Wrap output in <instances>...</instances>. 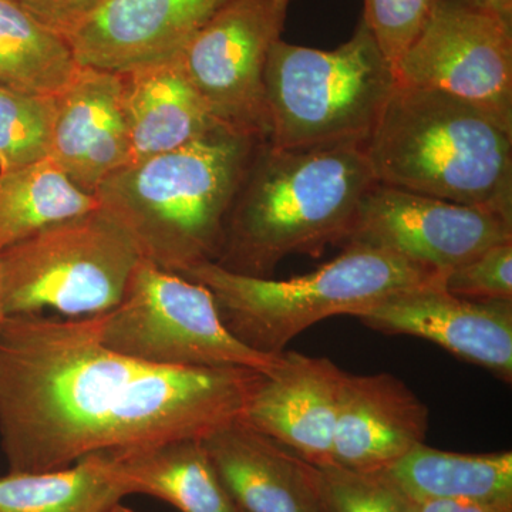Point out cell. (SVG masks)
<instances>
[{
  "label": "cell",
  "instance_id": "obj_25",
  "mask_svg": "<svg viewBox=\"0 0 512 512\" xmlns=\"http://www.w3.org/2000/svg\"><path fill=\"white\" fill-rule=\"evenodd\" d=\"M325 512H416V504L382 474L318 467Z\"/></svg>",
  "mask_w": 512,
  "mask_h": 512
},
{
  "label": "cell",
  "instance_id": "obj_2",
  "mask_svg": "<svg viewBox=\"0 0 512 512\" xmlns=\"http://www.w3.org/2000/svg\"><path fill=\"white\" fill-rule=\"evenodd\" d=\"M375 184L362 146L289 150L262 141L239 184L214 264L272 278L288 256L342 247Z\"/></svg>",
  "mask_w": 512,
  "mask_h": 512
},
{
  "label": "cell",
  "instance_id": "obj_22",
  "mask_svg": "<svg viewBox=\"0 0 512 512\" xmlns=\"http://www.w3.org/2000/svg\"><path fill=\"white\" fill-rule=\"evenodd\" d=\"M53 161L0 171V252L40 229L99 208Z\"/></svg>",
  "mask_w": 512,
  "mask_h": 512
},
{
  "label": "cell",
  "instance_id": "obj_26",
  "mask_svg": "<svg viewBox=\"0 0 512 512\" xmlns=\"http://www.w3.org/2000/svg\"><path fill=\"white\" fill-rule=\"evenodd\" d=\"M441 285L470 301H512V241L485 249L451 269Z\"/></svg>",
  "mask_w": 512,
  "mask_h": 512
},
{
  "label": "cell",
  "instance_id": "obj_1",
  "mask_svg": "<svg viewBox=\"0 0 512 512\" xmlns=\"http://www.w3.org/2000/svg\"><path fill=\"white\" fill-rule=\"evenodd\" d=\"M262 372L150 365L107 349L93 316H6L0 447L9 473L63 470L104 451L204 439L244 414Z\"/></svg>",
  "mask_w": 512,
  "mask_h": 512
},
{
  "label": "cell",
  "instance_id": "obj_20",
  "mask_svg": "<svg viewBox=\"0 0 512 512\" xmlns=\"http://www.w3.org/2000/svg\"><path fill=\"white\" fill-rule=\"evenodd\" d=\"M387 481L414 501L512 503V453L463 454L419 444L386 470Z\"/></svg>",
  "mask_w": 512,
  "mask_h": 512
},
{
  "label": "cell",
  "instance_id": "obj_28",
  "mask_svg": "<svg viewBox=\"0 0 512 512\" xmlns=\"http://www.w3.org/2000/svg\"><path fill=\"white\" fill-rule=\"evenodd\" d=\"M37 19L67 35L107 0H18Z\"/></svg>",
  "mask_w": 512,
  "mask_h": 512
},
{
  "label": "cell",
  "instance_id": "obj_16",
  "mask_svg": "<svg viewBox=\"0 0 512 512\" xmlns=\"http://www.w3.org/2000/svg\"><path fill=\"white\" fill-rule=\"evenodd\" d=\"M49 160L92 195L110 174L131 163L120 73L82 66L57 94Z\"/></svg>",
  "mask_w": 512,
  "mask_h": 512
},
{
  "label": "cell",
  "instance_id": "obj_12",
  "mask_svg": "<svg viewBox=\"0 0 512 512\" xmlns=\"http://www.w3.org/2000/svg\"><path fill=\"white\" fill-rule=\"evenodd\" d=\"M355 318L387 335L429 340L512 382V301H470L437 281L392 293Z\"/></svg>",
  "mask_w": 512,
  "mask_h": 512
},
{
  "label": "cell",
  "instance_id": "obj_6",
  "mask_svg": "<svg viewBox=\"0 0 512 512\" xmlns=\"http://www.w3.org/2000/svg\"><path fill=\"white\" fill-rule=\"evenodd\" d=\"M397 83L363 19L333 50L278 40L265 69L268 141L289 150L363 146Z\"/></svg>",
  "mask_w": 512,
  "mask_h": 512
},
{
  "label": "cell",
  "instance_id": "obj_19",
  "mask_svg": "<svg viewBox=\"0 0 512 512\" xmlns=\"http://www.w3.org/2000/svg\"><path fill=\"white\" fill-rule=\"evenodd\" d=\"M107 473L126 495L146 494L180 512H239L202 439L104 451Z\"/></svg>",
  "mask_w": 512,
  "mask_h": 512
},
{
  "label": "cell",
  "instance_id": "obj_11",
  "mask_svg": "<svg viewBox=\"0 0 512 512\" xmlns=\"http://www.w3.org/2000/svg\"><path fill=\"white\" fill-rule=\"evenodd\" d=\"M512 241V214L375 184L360 202L345 245L380 249L447 274L485 249Z\"/></svg>",
  "mask_w": 512,
  "mask_h": 512
},
{
  "label": "cell",
  "instance_id": "obj_14",
  "mask_svg": "<svg viewBox=\"0 0 512 512\" xmlns=\"http://www.w3.org/2000/svg\"><path fill=\"white\" fill-rule=\"evenodd\" d=\"M345 373L328 357L282 352L259 377L242 419L313 466H330Z\"/></svg>",
  "mask_w": 512,
  "mask_h": 512
},
{
  "label": "cell",
  "instance_id": "obj_9",
  "mask_svg": "<svg viewBox=\"0 0 512 512\" xmlns=\"http://www.w3.org/2000/svg\"><path fill=\"white\" fill-rule=\"evenodd\" d=\"M397 82L451 94L512 130V23L471 0H431Z\"/></svg>",
  "mask_w": 512,
  "mask_h": 512
},
{
  "label": "cell",
  "instance_id": "obj_4",
  "mask_svg": "<svg viewBox=\"0 0 512 512\" xmlns=\"http://www.w3.org/2000/svg\"><path fill=\"white\" fill-rule=\"evenodd\" d=\"M362 148L377 184L512 214V130L466 100L397 83Z\"/></svg>",
  "mask_w": 512,
  "mask_h": 512
},
{
  "label": "cell",
  "instance_id": "obj_17",
  "mask_svg": "<svg viewBox=\"0 0 512 512\" xmlns=\"http://www.w3.org/2000/svg\"><path fill=\"white\" fill-rule=\"evenodd\" d=\"M202 443L239 512H325L318 467L242 417Z\"/></svg>",
  "mask_w": 512,
  "mask_h": 512
},
{
  "label": "cell",
  "instance_id": "obj_29",
  "mask_svg": "<svg viewBox=\"0 0 512 512\" xmlns=\"http://www.w3.org/2000/svg\"><path fill=\"white\" fill-rule=\"evenodd\" d=\"M416 504V512H512V503L471 500H431Z\"/></svg>",
  "mask_w": 512,
  "mask_h": 512
},
{
  "label": "cell",
  "instance_id": "obj_21",
  "mask_svg": "<svg viewBox=\"0 0 512 512\" xmlns=\"http://www.w3.org/2000/svg\"><path fill=\"white\" fill-rule=\"evenodd\" d=\"M80 67L63 33L37 19L18 0H0V89L57 96Z\"/></svg>",
  "mask_w": 512,
  "mask_h": 512
},
{
  "label": "cell",
  "instance_id": "obj_8",
  "mask_svg": "<svg viewBox=\"0 0 512 512\" xmlns=\"http://www.w3.org/2000/svg\"><path fill=\"white\" fill-rule=\"evenodd\" d=\"M93 318L107 349L150 365L266 373L279 359L249 349L225 328L210 289L146 258L138 261L119 305Z\"/></svg>",
  "mask_w": 512,
  "mask_h": 512
},
{
  "label": "cell",
  "instance_id": "obj_23",
  "mask_svg": "<svg viewBox=\"0 0 512 512\" xmlns=\"http://www.w3.org/2000/svg\"><path fill=\"white\" fill-rule=\"evenodd\" d=\"M124 497L107 473L103 453L63 470L0 478V512H106Z\"/></svg>",
  "mask_w": 512,
  "mask_h": 512
},
{
  "label": "cell",
  "instance_id": "obj_27",
  "mask_svg": "<svg viewBox=\"0 0 512 512\" xmlns=\"http://www.w3.org/2000/svg\"><path fill=\"white\" fill-rule=\"evenodd\" d=\"M362 19L377 45L396 69L397 63L419 35L431 0H363Z\"/></svg>",
  "mask_w": 512,
  "mask_h": 512
},
{
  "label": "cell",
  "instance_id": "obj_3",
  "mask_svg": "<svg viewBox=\"0 0 512 512\" xmlns=\"http://www.w3.org/2000/svg\"><path fill=\"white\" fill-rule=\"evenodd\" d=\"M262 138L221 127L114 171L94 192L143 258L185 271L220 256L232 202Z\"/></svg>",
  "mask_w": 512,
  "mask_h": 512
},
{
  "label": "cell",
  "instance_id": "obj_5",
  "mask_svg": "<svg viewBox=\"0 0 512 512\" xmlns=\"http://www.w3.org/2000/svg\"><path fill=\"white\" fill-rule=\"evenodd\" d=\"M342 254L291 279L232 274L214 262L192 266L185 279L210 289L225 328L249 349L278 356L320 320L360 312L403 289L441 281L400 256L345 245Z\"/></svg>",
  "mask_w": 512,
  "mask_h": 512
},
{
  "label": "cell",
  "instance_id": "obj_7",
  "mask_svg": "<svg viewBox=\"0 0 512 512\" xmlns=\"http://www.w3.org/2000/svg\"><path fill=\"white\" fill-rule=\"evenodd\" d=\"M141 258L136 242L104 208L57 222L0 252L6 313L50 309L83 318L109 312Z\"/></svg>",
  "mask_w": 512,
  "mask_h": 512
},
{
  "label": "cell",
  "instance_id": "obj_10",
  "mask_svg": "<svg viewBox=\"0 0 512 512\" xmlns=\"http://www.w3.org/2000/svg\"><path fill=\"white\" fill-rule=\"evenodd\" d=\"M292 0H235L183 52L188 79L222 126L268 140L265 69Z\"/></svg>",
  "mask_w": 512,
  "mask_h": 512
},
{
  "label": "cell",
  "instance_id": "obj_31",
  "mask_svg": "<svg viewBox=\"0 0 512 512\" xmlns=\"http://www.w3.org/2000/svg\"><path fill=\"white\" fill-rule=\"evenodd\" d=\"M6 316H8V313H6L5 301H3L2 275H0V328H2Z\"/></svg>",
  "mask_w": 512,
  "mask_h": 512
},
{
  "label": "cell",
  "instance_id": "obj_30",
  "mask_svg": "<svg viewBox=\"0 0 512 512\" xmlns=\"http://www.w3.org/2000/svg\"><path fill=\"white\" fill-rule=\"evenodd\" d=\"M471 2L505 22L512 23V0H471Z\"/></svg>",
  "mask_w": 512,
  "mask_h": 512
},
{
  "label": "cell",
  "instance_id": "obj_15",
  "mask_svg": "<svg viewBox=\"0 0 512 512\" xmlns=\"http://www.w3.org/2000/svg\"><path fill=\"white\" fill-rule=\"evenodd\" d=\"M427 431L426 404L399 377L345 373L330 466L380 473L423 444Z\"/></svg>",
  "mask_w": 512,
  "mask_h": 512
},
{
  "label": "cell",
  "instance_id": "obj_32",
  "mask_svg": "<svg viewBox=\"0 0 512 512\" xmlns=\"http://www.w3.org/2000/svg\"><path fill=\"white\" fill-rule=\"evenodd\" d=\"M106 512H137L134 510H131V508L126 507V505H123L121 503L113 505V507L110 508L109 511Z\"/></svg>",
  "mask_w": 512,
  "mask_h": 512
},
{
  "label": "cell",
  "instance_id": "obj_18",
  "mask_svg": "<svg viewBox=\"0 0 512 512\" xmlns=\"http://www.w3.org/2000/svg\"><path fill=\"white\" fill-rule=\"evenodd\" d=\"M120 74L131 163L178 150L225 127L192 86L180 55Z\"/></svg>",
  "mask_w": 512,
  "mask_h": 512
},
{
  "label": "cell",
  "instance_id": "obj_24",
  "mask_svg": "<svg viewBox=\"0 0 512 512\" xmlns=\"http://www.w3.org/2000/svg\"><path fill=\"white\" fill-rule=\"evenodd\" d=\"M55 119L56 96L0 89V171L47 160Z\"/></svg>",
  "mask_w": 512,
  "mask_h": 512
},
{
  "label": "cell",
  "instance_id": "obj_13",
  "mask_svg": "<svg viewBox=\"0 0 512 512\" xmlns=\"http://www.w3.org/2000/svg\"><path fill=\"white\" fill-rule=\"evenodd\" d=\"M235 0H107L64 35L80 66L124 73L180 55Z\"/></svg>",
  "mask_w": 512,
  "mask_h": 512
}]
</instances>
